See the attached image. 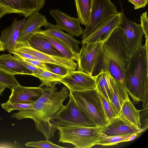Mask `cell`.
<instances>
[{"label": "cell", "mask_w": 148, "mask_h": 148, "mask_svg": "<svg viewBox=\"0 0 148 148\" xmlns=\"http://www.w3.org/2000/svg\"><path fill=\"white\" fill-rule=\"evenodd\" d=\"M41 96L33 104L31 109L18 110L11 116L18 120L30 118L34 121L36 129L41 132L46 139L53 137L58 130L53 121L65 107L64 100L69 97L67 88L62 86L57 91V88L43 87Z\"/></svg>", "instance_id": "cell-1"}, {"label": "cell", "mask_w": 148, "mask_h": 148, "mask_svg": "<svg viewBox=\"0 0 148 148\" xmlns=\"http://www.w3.org/2000/svg\"><path fill=\"white\" fill-rule=\"evenodd\" d=\"M130 58L123 32L118 27L104 42L93 75H96L101 70L107 71L124 86V74Z\"/></svg>", "instance_id": "cell-2"}, {"label": "cell", "mask_w": 148, "mask_h": 148, "mask_svg": "<svg viewBox=\"0 0 148 148\" xmlns=\"http://www.w3.org/2000/svg\"><path fill=\"white\" fill-rule=\"evenodd\" d=\"M148 41L139 47L131 57L124 74V86L135 103L148 105Z\"/></svg>", "instance_id": "cell-3"}, {"label": "cell", "mask_w": 148, "mask_h": 148, "mask_svg": "<svg viewBox=\"0 0 148 148\" xmlns=\"http://www.w3.org/2000/svg\"><path fill=\"white\" fill-rule=\"evenodd\" d=\"M69 97L83 113L97 126L102 127L108 124L98 93L95 89L69 91Z\"/></svg>", "instance_id": "cell-4"}, {"label": "cell", "mask_w": 148, "mask_h": 148, "mask_svg": "<svg viewBox=\"0 0 148 148\" xmlns=\"http://www.w3.org/2000/svg\"><path fill=\"white\" fill-rule=\"evenodd\" d=\"M59 142L69 143L77 148H90L95 145L101 127H89L70 125L60 126Z\"/></svg>", "instance_id": "cell-5"}, {"label": "cell", "mask_w": 148, "mask_h": 148, "mask_svg": "<svg viewBox=\"0 0 148 148\" xmlns=\"http://www.w3.org/2000/svg\"><path fill=\"white\" fill-rule=\"evenodd\" d=\"M118 12L110 0H92L89 22L82 32V40L110 16Z\"/></svg>", "instance_id": "cell-6"}, {"label": "cell", "mask_w": 148, "mask_h": 148, "mask_svg": "<svg viewBox=\"0 0 148 148\" xmlns=\"http://www.w3.org/2000/svg\"><path fill=\"white\" fill-rule=\"evenodd\" d=\"M69 97L68 103L58 115L56 121H53V124L56 128L57 129L59 126L65 125L89 127H97L80 111L71 98Z\"/></svg>", "instance_id": "cell-7"}, {"label": "cell", "mask_w": 148, "mask_h": 148, "mask_svg": "<svg viewBox=\"0 0 148 148\" xmlns=\"http://www.w3.org/2000/svg\"><path fill=\"white\" fill-rule=\"evenodd\" d=\"M104 42L82 44V47L78 53L77 71L93 75Z\"/></svg>", "instance_id": "cell-8"}, {"label": "cell", "mask_w": 148, "mask_h": 148, "mask_svg": "<svg viewBox=\"0 0 148 148\" xmlns=\"http://www.w3.org/2000/svg\"><path fill=\"white\" fill-rule=\"evenodd\" d=\"M121 22L119 27L123 30L130 57L142 45L144 35L140 25L129 20L125 16L122 6Z\"/></svg>", "instance_id": "cell-9"}, {"label": "cell", "mask_w": 148, "mask_h": 148, "mask_svg": "<svg viewBox=\"0 0 148 148\" xmlns=\"http://www.w3.org/2000/svg\"><path fill=\"white\" fill-rule=\"evenodd\" d=\"M14 50L31 55L38 60L47 64L58 66L66 69L69 73L75 71L77 67V63L72 59L45 54L34 49L30 45L16 44Z\"/></svg>", "instance_id": "cell-10"}, {"label": "cell", "mask_w": 148, "mask_h": 148, "mask_svg": "<svg viewBox=\"0 0 148 148\" xmlns=\"http://www.w3.org/2000/svg\"><path fill=\"white\" fill-rule=\"evenodd\" d=\"M60 82L69 91H81L95 89V76L80 71H74L63 76Z\"/></svg>", "instance_id": "cell-11"}, {"label": "cell", "mask_w": 148, "mask_h": 148, "mask_svg": "<svg viewBox=\"0 0 148 148\" xmlns=\"http://www.w3.org/2000/svg\"><path fill=\"white\" fill-rule=\"evenodd\" d=\"M121 12L112 15L97 27L84 39L82 44L105 42L121 22Z\"/></svg>", "instance_id": "cell-12"}, {"label": "cell", "mask_w": 148, "mask_h": 148, "mask_svg": "<svg viewBox=\"0 0 148 148\" xmlns=\"http://www.w3.org/2000/svg\"><path fill=\"white\" fill-rule=\"evenodd\" d=\"M45 0H0V5L10 13H16L28 17L38 12L43 7Z\"/></svg>", "instance_id": "cell-13"}, {"label": "cell", "mask_w": 148, "mask_h": 148, "mask_svg": "<svg viewBox=\"0 0 148 148\" xmlns=\"http://www.w3.org/2000/svg\"><path fill=\"white\" fill-rule=\"evenodd\" d=\"M47 22L45 16L38 12L30 15L20 27L16 43L30 45V39L42 27H45Z\"/></svg>", "instance_id": "cell-14"}, {"label": "cell", "mask_w": 148, "mask_h": 148, "mask_svg": "<svg viewBox=\"0 0 148 148\" xmlns=\"http://www.w3.org/2000/svg\"><path fill=\"white\" fill-rule=\"evenodd\" d=\"M49 12L55 20L57 23L56 25L58 27L72 36L79 37L82 35L84 30L80 25L78 18L70 16L57 9H51Z\"/></svg>", "instance_id": "cell-15"}, {"label": "cell", "mask_w": 148, "mask_h": 148, "mask_svg": "<svg viewBox=\"0 0 148 148\" xmlns=\"http://www.w3.org/2000/svg\"><path fill=\"white\" fill-rule=\"evenodd\" d=\"M8 101L21 103H34L41 95L42 87H25L21 85L13 88Z\"/></svg>", "instance_id": "cell-16"}, {"label": "cell", "mask_w": 148, "mask_h": 148, "mask_svg": "<svg viewBox=\"0 0 148 148\" xmlns=\"http://www.w3.org/2000/svg\"><path fill=\"white\" fill-rule=\"evenodd\" d=\"M27 18L20 20L15 18L11 25L1 31L0 41L3 44L5 50L9 54L12 53L14 49L19 36L20 27Z\"/></svg>", "instance_id": "cell-17"}, {"label": "cell", "mask_w": 148, "mask_h": 148, "mask_svg": "<svg viewBox=\"0 0 148 148\" xmlns=\"http://www.w3.org/2000/svg\"><path fill=\"white\" fill-rule=\"evenodd\" d=\"M101 132L108 136H119L143 132L140 130L125 123L118 117L106 125L101 127Z\"/></svg>", "instance_id": "cell-18"}, {"label": "cell", "mask_w": 148, "mask_h": 148, "mask_svg": "<svg viewBox=\"0 0 148 148\" xmlns=\"http://www.w3.org/2000/svg\"><path fill=\"white\" fill-rule=\"evenodd\" d=\"M0 68L8 73L14 75H33L32 72L25 65L10 54L0 55Z\"/></svg>", "instance_id": "cell-19"}, {"label": "cell", "mask_w": 148, "mask_h": 148, "mask_svg": "<svg viewBox=\"0 0 148 148\" xmlns=\"http://www.w3.org/2000/svg\"><path fill=\"white\" fill-rule=\"evenodd\" d=\"M140 110L137 109L133 103L129 99L123 104L118 117L127 124L141 130L140 119Z\"/></svg>", "instance_id": "cell-20"}, {"label": "cell", "mask_w": 148, "mask_h": 148, "mask_svg": "<svg viewBox=\"0 0 148 148\" xmlns=\"http://www.w3.org/2000/svg\"><path fill=\"white\" fill-rule=\"evenodd\" d=\"M95 89L108 101L111 102L113 92V78L107 71L101 70L95 76Z\"/></svg>", "instance_id": "cell-21"}, {"label": "cell", "mask_w": 148, "mask_h": 148, "mask_svg": "<svg viewBox=\"0 0 148 148\" xmlns=\"http://www.w3.org/2000/svg\"><path fill=\"white\" fill-rule=\"evenodd\" d=\"M45 27L46 29L42 30L43 32L58 38L73 51L79 53L80 51L79 44L81 43L80 41L76 39L72 36L64 33L62 30L49 22H47Z\"/></svg>", "instance_id": "cell-22"}, {"label": "cell", "mask_w": 148, "mask_h": 148, "mask_svg": "<svg viewBox=\"0 0 148 148\" xmlns=\"http://www.w3.org/2000/svg\"><path fill=\"white\" fill-rule=\"evenodd\" d=\"M29 44L33 48L42 53L52 56L64 57L47 39L37 32L30 39Z\"/></svg>", "instance_id": "cell-23"}, {"label": "cell", "mask_w": 148, "mask_h": 148, "mask_svg": "<svg viewBox=\"0 0 148 148\" xmlns=\"http://www.w3.org/2000/svg\"><path fill=\"white\" fill-rule=\"evenodd\" d=\"M37 32L47 39L64 57L78 61V53L73 51L60 39L43 32L42 30Z\"/></svg>", "instance_id": "cell-24"}, {"label": "cell", "mask_w": 148, "mask_h": 148, "mask_svg": "<svg viewBox=\"0 0 148 148\" xmlns=\"http://www.w3.org/2000/svg\"><path fill=\"white\" fill-rule=\"evenodd\" d=\"M113 92L111 103L118 115L124 103L130 99L124 85L113 78Z\"/></svg>", "instance_id": "cell-25"}, {"label": "cell", "mask_w": 148, "mask_h": 148, "mask_svg": "<svg viewBox=\"0 0 148 148\" xmlns=\"http://www.w3.org/2000/svg\"><path fill=\"white\" fill-rule=\"evenodd\" d=\"M141 134L137 133L119 136H108L101 132L99 138L96 142L95 145L110 146L121 142L131 141L139 137Z\"/></svg>", "instance_id": "cell-26"}, {"label": "cell", "mask_w": 148, "mask_h": 148, "mask_svg": "<svg viewBox=\"0 0 148 148\" xmlns=\"http://www.w3.org/2000/svg\"><path fill=\"white\" fill-rule=\"evenodd\" d=\"M78 18L80 23L86 26L90 19L92 0H74Z\"/></svg>", "instance_id": "cell-27"}, {"label": "cell", "mask_w": 148, "mask_h": 148, "mask_svg": "<svg viewBox=\"0 0 148 148\" xmlns=\"http://www.w3.org/2000/svg\"><path fill=\"white\" fill-rule=\"evenodd\" d=\"M63 76L49 71H44L35 77L38 78L41 82L39 87H42L45 86L47 87L55 88L56 84H60V81Z\"/></svg>", "instance_id": "cell-28"}, {"label": "cell", "mask_w": 148, "mask_h": 148, "mask_svg": "<svg viewBox=\"0 0 148 148\" xmlns=\"http://www.w3.org/2000/svg\"><path fill=\"white\" fill-rule=\"evenodd\" d=\"M98 94L105 117L108 123L118 117V115L111 102L108 101L101 95L99 93Z\"/></svg>", "instance_id": "cell-29"}, {"label": "cell", "mask_w": 148, "mask_h": 148, "mask_svg": "<svg viewBox=\"0 0 148 148\" xmlns=\"http://www.w3.org/2000/svg\"><path fill=\"white\" fill-rule=\"evenodd\" d=\"M0 85L10 89L20 85L14 75L7 73L0 68Z\"/></svg>", "instance_id": "cell-30"}, {"label": "cell", "mask_w": 148, "mask_h": 148, "mask_svg": "<svg viewBox=\"0 0 148 148\" xmlns=\"http://www.w3.org/2000/svg\"><path fill=\"white\" fill-rule=\"evenodd\" d=\"M34 103H21L12 102L7 101L2 103L1 107L8 112L14 110L31 109L33 108Z\"/></svg>", "instance_id": "cell-31"}, {"label": "cell", "mask_w": 148, "mask_h": 148, "mask_svg": "<svg viewBox=\"0 0 148 148\" xmlns=\"http://www.w3.org/2000/svg\"><path fill=\"white\" fill-rule=\"evenodd\" d=\"M25 145L28 147L39 148H65L54 144L47 139L45 140L27 142L25 143Z\"/></svg>", "instance_id": "cell-32"}, {"label": "cell", "mask_w": 148, "mask_h": 148, "mask_svg": "<svg viewBox=\"0 0 148 148\" xmlns=\"http://www.w3.org/2000/svg\"><path fill=\"white\" fill-rule=\"evenodd\" d=\"M140 26L145 35V41H148V18L146 11L142 13L140 16Z\"/></svg>", "instance_id": "cell-33"}, {"label": "cell", "mask_w": 148, "mask_h": 148, "mask_svg": "<svg viewBox=\"0 0 148 148\" xmlns=\"http://www.w3.org/2000/svg\"><path fill=\"white\" fill-rule=\"evenodd\" d=\"M148 106L140 110V119L141 125V129L143 132L148 127Z\"/></svg>", "instance_id": "cell-34"}, {"label": "cell", "mask_w": 148, "mask_h": 148, "mask_svg": "<svg viewBox=\"0 0 148 148\" xmlns=\"http://www.w3.org/2000/svg\"><path fill=\"white\" fill-rule=\"evenodd\" d=\"M20 57L24 61L34 66L42 69L44 71H49L48 66L47 64L46 63L39 60L28 59L21 57Z\"/></svg>", "instance_id": "cell-35"}, {"label": "cell", "mask_w": 148, "mask_h": 148, "mask_svg": "<svg viewBox=\"0 0 148 148\" xmlns=\"http://www.w3.org/2000/svg\"><path fill=\"white\" fill-rule=\"evenodd\" d=\"M49 71L64 76L69 72L66 69L55 65L47 64Z\"/></svg>", "instance_id": "cell-36"}, {"label": "cell", "mask_w": 148, "mask_h": 148, "mask_svg": "<svg viewBox=\"0 0 148 148\" xmlns=\"http://www.w3.org/2000/svg\"><path fill=\"white\" fill-rule=\"evenodd\" d=\"M14 56L16 57L22 63L25 65L29 70L32 72L33 73L32 76L35 77L36 75H38L43 71H44L24 61L19 56L14 55Z\"/></svg>", "instance_id": "cell-37"}, {"label": "cell", "mask_w": 148, "mask_h": 148, "mask_svg": "<svg viewBox=\"0 0 148 148\" xmlns=\"http://www.w3.org/2000/svg\"><path fill=\"white\" fill-rule=\"evenodd\" d=\"M148 0H128L134 6V9L144 8L147 3Z\"/></svg>", "instance_id": "cell-38"}, {"label": "cell", "mask_w": 148, "mask_h": 148, "mask_svg": "<svg viewBox=\"0 0 148 148\" xmlns=\"http://www.w3.org/2000/svg\"><path fill=\"white\" fill-rule=\"evenodd\" d=\"M12 53L14 55L24 58L38 60L36 58L33 56L16 50H12Z\"/></svg>", "instance_id": "cell-39"}, {"label": "cell", "mask_w": 148, "mask_h": 148, "mask_svg": "<svg viewBox=\"0 0 148 148\" xmlns=\"http://www.w3.org/2000/svg\"><path fill=\"white\" fill-rule=\"evenodd\" d=\"M10 13L8 10L0 5V19L4 15Z\"/></svg>", "instance_id": "cell-40"}, {"label": "cell", "mask_w": 148, "mask_h": 148, "mask_svg": "<svg viewBox=\"0 0 148 148\" xmlns=\"http://www.w3.org/2000/svg\"><path fill=\"white\" fill-rule=\"evenodd\" d=\"M5 87L0 85V95H2L3 91L5 90Z\"/></svg>", "instance_id": "cell-41"}, {"label": "cell", "mask_w": 148, "mask_h": 148, "mask_svg": "<svg viewBox=\"0 0 148 148\" xmlns=\"http://www.w3.org/2000/svg\"><path fill=\"white\" fill-rule=\"evenodd\" d=\"M4 49L3 44L0 41V51H4Z\"/></svg>", "instance_id": "cell-42"}, {"label": "cell", "mask_w": 148, "mask_h": 148, "mask_svg": "<svg viewBox=\"0 0 148 148\" xmlns=\"http://www.w3.org/2000/svg\"></svg>", "instance_id": "cell-43"}]
</instances>
